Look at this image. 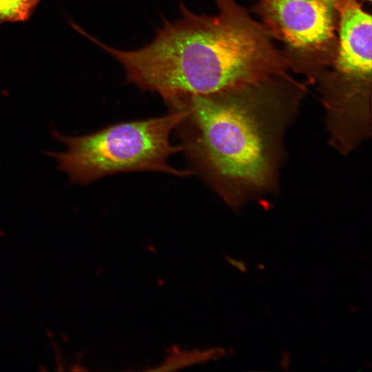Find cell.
<instances>
[{
  "label": "cell",
  "mask_w": 372,
  "mask_h": 372,
  "mask_svg": "<svg viewBox=\"0 0 372 372\" xmlns=\"http://www.w3.org/2000/svg\"><path fill=\"white\" fill-rule=\"evenodd\" d=\"M224 350L221 348H212L207 350L181 351L173 349L172 353L158 368L151 371H172L184 366L205 362L209 360H217L223 357Z\"/></svg>",
  "instance_id": "obj_6"
},
{
  "label": "cell",
  "mask_w": 372,
  "mask_h": 372,
  "mask_svg": "<svg viewBox=\"0 0 372 372\" xmlns=\"http://www.w3.org/2000/svg\"><path fill=\"white\" fill-rule=\"evenodd\" d=\"M225 259L234 267L236 268L242 273H247L248 267L245 262L231 256H225Z\"/></svg>",
  "instance_id": "obj_8"
},
{
  "label": "cell",
  "mask_w": 372,
  "mask_h": 372,
  "mask_svg": "<svg viewBox=\"0 0 372 372\" xmlns=\"http://www.w3.org/2000/svg\"><path fill=\"white\" fill-rule=\"evenodd\" d=\"M215 15L180 3V17L165 21L154 39L135 50L112 48L90 37L123 67L128 83L157 93L169 104L285 78L293 66L262 24L234 0H214Z\"/></svg>",
  "instance_id": "obj_1"
},
{
  "label": "cell",
  "mask_w": 372,
  "mask_h": 372,
  "mask_svg": "<svg viewBox=\"0 0 372 372\" xmlns=\"http://www.w3.org/2000/svg\"><path fill=\"white\" fill-rule=\"evenodd\" d=\"M41 0H0V23L28 20Z\"/></svg>",
  "instance_id": "obj_7"
},
{
  "label": "cell",
  "mask_w": 372,
  "mask_h": 372,
  "mask_svg": "<svg viewBox=\"0 0 372 372\" xmlns=\"http://www.w3.org/2000/svg\"><path fill=\"white\" fill-rule=\"evenodd\" d=\"M290 356L287 352H284L280 360V365L284 370H287L289 366Z\"/></svg>",
  "instance_id": "obj_9"
},
{
  "label": "cell",
  "mask_w": 372,
  "mask_h": 372,
  "mask_svg": "<svg viewBox=\"0 0 372 372\" xmlns=\"http://www.w3.org/2000/svg\"><path fill=\"white\" fill-rule=\"evenodd\" d=\"M186 115L183 109L169 114L110 125L94 133L68 137L54 135L66 145L64 152L48 153L70 183L87 185L106 176L127 172L150 171L185 177L192 172L169 165L168 159L181 145L170 141L172 131Z\"/></svg>",
  "instance_id": "obj_3"
},
{
  "label": "cell",
  "mask_w": 372,
  "mask_h": 372,
  "mask_svg": "<svg viewBox=\"0 0 372 372\" xmlns=\"http://www.w3.org/2000/svg\"><path fill=\"white\" fill-rule=\"evenodd\" d=\"M336 0H259L254 8L269 35L312 65L333 61L337 45Z\"/></svg>",
  "instance_id": "obj_5"
},
{
  "label": "cell",
  "mask_w": 372,
  "mask_h": 372,
  "mask_svg": "<svg viewBox=\"0 0 372 372\" xmlns=\"http://www.w3.org/2000/svg\"><path fill=\"white\" fill-rule=\"evenodd\" d=\"M272 85L192 95L169 105L186 111L176 129L191 165L229 203L271 179L280 126Z\"/></svg>",
  "instance_id": "obj_2"
},
{
  "label": "cell",
  "mask_w": 372,
  "mask_h": 372,
  "mask_svg": "<svg viewBox=\"0 0 372 372\" xmlns=\"http://www.w3.org/2000/svg\"><path fill=\"white\" fill-rule=\"evenodd\" d=\"M335 7L338 37L325 103L333 136L353 141L369 130L372 19L356 0H336Z\"/></svg>",
  "instance_id": "obj_4"
},
{
  "label": "cell",
  "mask_w": 372,
  "mask_h": 372,
  "mask_svg": "<svg viewBox=\"0 0 372 372\" xmlns=\"http://www.w3.org/2000/svg\"><path fill=\"white\" fill-rule=\"evenodd\" d=\"M364 1H369V2L371 1V0H364Z\"/></svg>",
  "instance_id": "obj_10"
}]
</instances>
